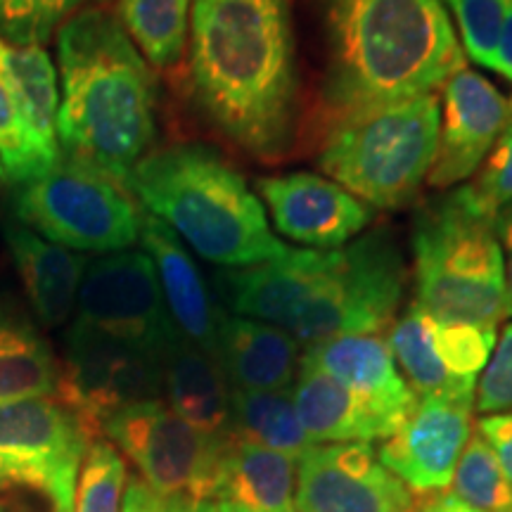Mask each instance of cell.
Here are the masks:
<instances>
[{
  "mask_svg": "<svg viewBox=\"0 0 512 512\" xmlns=\"http://www.w3.org/2000/svg\"><path fill=\"white\" fill-rule=\"evenodd\" d=\"M188 36V91L209 131L254 162H285L306 124L292 0H192Z\"/></svg>",
  "mask_w": 512,
  "mask_h": 512,
  "instance_id": "1",
  "label": "cell"
},
{
  "mask_svg": "<svg viewBox=\"0 0 512 512\" xmlns=\"http://www.w3.org/2000/svg\"><path fill=\"white\" fill-rule=\"evenodd\" d=\"M320 31L313 124L434 93L465 69V50L441 0H311Z\"/></svg>",
  "mask_w": 512,
  "mask_h": 512,
  "instance_id": "2",
  "label": "cell"
},
{
  "mask_svg": "<svg viewBox=\"0 0 512 512\" xmlns=\"http://www.w3.org/2000/svg\"><path fill=\"white\" fill-rule=\"evenodd\" d=\"M406 261L392 228L337 249H292L268 264L223 268L216 290L233 316L283 328L299 347L389 330L406 292Z\"/></svg>",
  "mask_w": 512,
  "mask_h": 512,
  "instance_id": "3",
  "label": "cell"
},
{
  "mask_svg": "<svg viewBox=\"0 0 512 512\" xmlns=\"http://www.w3.org/2000/svg\"><path fill=\"white\" fill-rule=\"evenodd\" d=\"M60 157L126 188L157 138V86L114 12L81 8L57 29Z\"/></svg>",
  "mask_w": 512,
  "mask_h": 512,
  "instance_id": "4",
  "label": "cell"
},
{
  "mask_svg": "<svg viewBox=\"0 0 512 512\" xmlns=\"http://www.w3.org/2000/svg\"><path fill=\"white\" fill-rule=\"evenodd\" d=\"M126 190L209 264L249 268L294 249L268 226L264 204L240 171L209 145L152 150L131 171Z\"/></svg>",
  "mask_w": 512,
  "mask_h": 512,
  "instance_id": "5",
  "label": "cell"
},
{
  "mask_svg": "<svg viewBox=\"0 0 512 512\" xmlns=\"http://www.w3.org/2000/svg\"><path fill=\"white\" fill-rule=\"evenodd\" d=\"M494 219L479 207L470 185L432 197L415 211V304L439 323L498 328L505 318L503 252Z\"/></svg>",
  "mask_w": 512,
  "mask_h": 512,
  "instance_id": "6",
  "label": "cell"
},
{
  "mask_svg": "<svg viewBox=\"0 0 512 512\" xmlns=\"http://www.w3.org/2000/svg\"><path fill=\"white\" fill-rule=\"evenodd\" d=\"M441 98L422 93L339 121L318 138L316 166L370 209L418 200L437 155Z\"/></svg>",
  "mask_w": 512,
  "mask_h": 512,
  "instance_id": "7",
  "label": "cell"
},
{
  "mask_svg": "<svg viewBox=\"0 0 512 512\" xmlns=\"http://www.w3.org/2000/svg\"><path fill=\"white\" fill-rule=\"evenodd\" d=\"M15 202L22 226L74 252L112 254L140 240L143 209L131 192L72 159L24 183Z\"/></svg>",
  "mask_w": 512,
  "mask_h": 512,
  "instance_id": "8",
  "label": "cell"
},
{
  "mask_svg": "<svg viewBox=\"0 0 512 512\" xmlns=\"http://www.w3.org/2000/svg\"><path fill=\"white\" fill-rule=\"evenodd\" d=\"M140 482L169 503L195 505L219 496L221 458L228 437L216 439L183 422L162 399L128 406L102 427Z\"/></svg>",
  "mask_w": 512,
  "mask_h": 512,
  "instance_id": "9",
  "label": "cell"
},
{
  "mask_svg": "<svg viewBox=\"0 0 512 512\" xmlns=\"http://www.w3.org/2000/svg\"><path fill=\"white\" fill-rule=\"evenodd\" d=\"M93 437L67 403L36 396L0 406V484L46 498L50 512H74Z\"/></svg>",
  "mask_w": 512,
  "mask_h": 512,
  "instance_id": "10",
  "label": "cell"
},
{
  "mask_svg": "<svg viewBox=\"0 0 512 512\" xmlns=\"http://www.w3.org/2000/svg\"><path fill=\"white\" fill-rule=\"evenodd\" d=\"M162 392V358L74 320L64 339L57 399L79 415L93 441L112 415Z\"/></svg>",
  "mask_w": 512,
  "mask_h": 512,
  "instance_id": "11",
  "label": "cell"
},
{
  "mask_svg": "<svg viewBox=\"0 0 512 512\" xmlns=\"http://www.w3.org/2000/svg\"><path fill=\"white\" fill-rule=\"evenodd\" d=\"M76 320L157 358L178 335L155 264L143 249H121L88 261L76 297Z\"/></svg>",
  "mask_w": 512,
  "mask_h": 512,
  "instance_id": "12",
  "label": "cell"
},
{
  "mask_svg": "<svg viewBox=\"0 0 512 512\" xmlns=\"http://www.w3.org/2000/svg\"><path fill=\"white\" fill-rule=\"evenodd\" d=\"M413 501L366 441L313 444L297 458V512H411Z\"/></svg>",
  "mask_w": 512,
  "mask_h": 512,
  "instance_id": "13",
  "label": "cell"
},
{
  "mask_svg": "<svg viewBox=\"0 0 512 512\" xmlns=\"http://www.w3.org/2000/svg\"><path fill=\"white\" fill-rule=\"evenodd\" d=\"M475 392L463 387L418 399L399 430L382 439L377 460L415 494L446 491L472 434Z\"/></svg>",
  "mask_w": 512,
  "mask_h": 512,
  "instance_id": "14",
  "label": "cell"
},
{
  "mask_svg": "<svg viewBox=\"0 0 512 512\" xmlns=\"http://www.w3.org/2000/svg\"><path fill=\"white\" fill-rule=\"evenodd\" d=\"M259 197L280 235L309 249L344 247L363 233L375 211L330 178L292 171L256 178Z\"/></svg>",
  "mask_w": 512,
  "mask_h": 512,
  "instance_id": "15",
  "label": "cell"
},
{
  "mask_svg": "<svg viewBox=\"0 0 512 512\" xmlns=\"http://www.w3.org/2000/svg\"><path fill=\"white\" fill-rule=\"evenodd\" d=\"M437 155L427 183L437 190L465 183L479 171L510 119V100L486 76L460 69L444 86Z\"/></svg>",
  "mask_w": 512,
  "mask_h": 512,
  "instance_id": "16",
  "label": "cell"
},
{
  "mask_svg": "<svg viewBox=\"0 0 512 512\" xmlns=\"http://www.w3.org/2000/svg\"><path fill=\"white\" fill-rule=\"evenodd\" d=\"M302 363L347 387L375 413L392 422L396 430L418 406V396L403 380L387 339L380 335H342L325 339V342L302 349Z\"/></svg>",
  "mask_w": 512,
  "mask_h": 512,
  "instance_id": "17",
  "label": "cell"
},
{
  "mask_svg": "<svg viewBox=\"0 0 512 512\" xmlns=\"http://www.w3.org/2000/svg\"><path fill=\"white\" fill-rule=\"evenodd\" d=\"M140 242L143 252L155 264L166 311L174 320L176 330L190 344L216 358L219 323L226 311H221L188 247L178 240L174 230L147 214L145 209L140 216Z\"/></svg>",
  "mask_w": 512,
  "mask_h": 512,
  "instance_id": "18",
  "label": "cell"
},
{
  "mask_svg": "<svg viewBox=\"0 0 512 512\" xmlns=\"http://www.w3.org/2000/svg\"><path fill=\"white\" fill-rule=\"evenodd\" d=\"M216 361L230 389L283 392L297 380L302 347L283 328L223 313Z\"/></svg>",
  "mask_w": 512,
  "mask_h": 512,
  "instance_id": "19",
  "label": "cell"
},
{
  "mask_svg": "<svg viewBox=\"0 0 512 512\" xmlns=\"http://www.w3.org/2000/svg\"><path fill=\"white\" fill-rule=\"evenodd\" d=\"M5 240L38 320L46 328H60L76 309L88 256L55 245L22 223H10Z\"/></svg>",
  "mask_w": 512,
  "mask_h": 512,
  "instance_id": "20",
  "label": "cell"
},
{
  "mask_svg": "<svg viewBox=\"0 0 512 512\" xmlns=\"http://www.w3.org/2000/svg\"><path fill=\"white\" fill-rule=\"evenodd\" d=\"M162 377L178 418L207 437H230V387L214 356L178 332L162 356Z\"/></svg>",
  "mask_w": 512,
  "mask_h": 512,
  "instance_id": "21",
  "label": "cell"
},
{
  "mask_svg": "<svg viewBox=\"0 0 512 512\" xmlns=\"http://www.w3.org/2000/svg\"><path fill=\"white\" fill-rule=\"evenodd\" d=\"M294 408L311 444H347V441L387 439L396 432L389 420L375 413L366 401L351 394L337 380L299 361L294 380Z\"/></svg>",
  "mask_w": 512,
  "mask_h": 512,
  "instance_id": "22",
  "label": "cell"
},
{
  "mask_svg": "<svg viewBox=\"0 0 512 512\" xmlns=\"http://www.w3.org/2000/svg\"><path fill=\"white\" fill-rule=\"evenodd\" d=\"M297 460L230 434L221 458L219 496L254 512H297Z\"/></svg>",
  "mask_w": 512,
  "mask_h": 512,
  "instance_id": "23",
  "label": "cell"
},
{
  "mask_svg": "<svg viewBox=\"0 0 512 512\" xmlns=\"http://www.w3.org/2000/svg\"><path fill=\"white\" fill-rule=\"evenodd\" d=\"M60 361L46 337L8 302H0V406L57 396Z\"/></svg>",
  "mask_w": 512,
  "mask_h": 512,
  "instance_id": "24",
  "label": "cell"
},
{
  "mask_svg": "<svg viewBox=\"0 0 512 512\" xmlns=\"http://www.w3.org/2000/svg\"><path fill=\"white\" fill-rule=\"evenodd\" d=\"M3 57L34 150L43 159V164L53 169L60 162V143H57L60 88H57L55 64L41 46H17L5 38Z\"/></svg>",
  "mask_w": 512,
  "mask_h": 512,
  "instance_id": "25",
  "label": "cell"
},
{
  "mask_svg": "<svg viewBox=\"0 0 512 512\" xmlns=\"http://www.w3.org/2000/svg\"><path fill=\"white\" fill-rule=\"evenodd\" d=\"M192 0H119L117 19L150 69L176 72L188 50Z\"/></svg>",
  "mask_w": 512,
  "mask_h": 512,
  "instance_id": "26",
  "label": "cell"
},
{
  "mask_svg": "<svg viewBox=\"0 0 512 512\" xmlns=\"http://www.w3.org/2000/svg\"><path fill=\"white\" fill-rule=\"evenodd\" d=\"M230 434L294 460L313 446L294 408L290 389L283 392L230 389Z\"/></svg>",
  "mask_w": 512,
  "mask_h": 512,
  "instance_id": "27",
  "label": "cell"
},
{
  "mask_svg": "<svg viewBox=\"0 0 512 512\" xmlns=\"http://www.w3.org/2000/svg\"><path fill=\"white\" fill-rule=\"evenodd\" d=\"M387 344L396 368H401L403 380L418 399L451 392V389L477 387V384L456 382L446 373L444 363L434 347V318L418 304H411L401 318L389 325Z\"/></svg>",
  "mask_w": 512,
  "mask_h": 512,
  "instance_id": "28",
  "label": "cell"
},
{
  "mask_svg": "<svg viewBox=\"0 0 512 512\" xmlns=\"http://www.w3.org/2000/svg\"><path fill=\"white\" fill-rule=\"evenodd\" d=\"M50 171L31 143L27 121L19 107L15 86L5 67L0 38V181L24 185Z\"/></svg>",
  "mask_w": 512,
  "mask_h": 512,
  "instance_id": "29",
  "label": "cell"
},
{
  "mask_svg": "<svg viewBox=\"0 0 512 512\" xmlns=\"http://www.w3.org/2000/svg\"><path fill=\"white\" fill-rule=\"evenodd\" d=\"M453 494L482 512H512V482L482 434H470L453 475Z\"/></svg>",
  "mask_w": 512,
  "mask_h": 512,
  "instance_id": "30",
  "label": "cell"
},
{
  "mask_svg": "<svg viewBox=\"0 0 512 512\" xmlns=\"http://www.w3.org/2000/svg\"><path fill=\"white\" fill-rule=\"evenodd\" d=\"M126 460L110 441L95 439L83 460L74 512H121Z\"/></svg>",
  "mask_w": 512,
  "mask_h": 512,
  "instance_id": "31",
  "label": "cell"
},
{
  "mask_svg": "<svg viewBox=\"0 0 512 512\" xmlns=\"http://www.w3.org/2000/svg\"><path fill=\"white\" fill-rule=\"evenodd\" d=\"M498 342V328L434 320V347L446 373L456 382L477 384Z\"/></svg>",
  "mask_w": 512,
  "mask_h": 512,
  "instance_id": "32",
  "label": "cell"
},
{
  "mask_svg": "<svg viewBox=\"0 0 512 512\" xmlns=\"http://www.w3.org/2000/svg\"><path fill=\"white\" fill-rule=\"evenodd\" d=\"M88 0H0V38L41 46Z\"/></svg>",
  "mask_w": 512,
  "mask_h": 512,
  "instance_id": "33",
  "label": "cell"
},
{
  "mask_svg": "<svg viewBox=\"0 0 512 512\" xmlns=\"http://www.w3.org/2000/svg\"><path fill=\"white\" fill-rule=\"evenodd\" d=\"M444 8L456 17L463 50L484 69H494L498 34L508 0H444Z\"/></svg>",
  "mask_w": 512,
  "mask_h": 512,
  "instance_id": "34",
  "label": "cell"
},
{
  "mask_svg": "<svg viewBox=\"0 0 512 512\" xmlns=\"http://www.w3.org/2000/svg\"><path fill=\"white\" fill-rule=\"evenodd\" d=\"M470 192L479 207L494 216L498 209L512 202V107L501 138L491 147L484 164L479 166L477 178L470 183Z\"/></svg>",
  "mask_w": 512,
  "mask_h": 512,
  "instance_id": "35",
  "label": "cell"
},
{
  "mask_svg": "<svg viewBox=\"0 0 512 512\" xmlns=\"http://www.w3.org/2000/svg\"><path fill=\"white\" fill-rule=\"evenodd\" d=\"M475 406L482 415L512 413V323L505 325L494 354L482 370L477 384Z\"/></svg>",
  "mask_w": 512,
  "mask_h": 512,
  "instance_id": "36",
  "label": "cell"
},
{
  "mask_svg": "<svg viewBox=\"0 0 512 512\" xmlns=\"http://www.w3.org/2000/svg\"><path fill=\"white\" fill-rule=\"evenodd\" d=\"M477 432L494 451L498 465L512 482V413L484 415L477 422Z\"/></svg>",
  "mask_w": 512,
  "mask_h": 512,
  "instance_id": "37",
  "label": "cell"
},
{
  "mask_svg": "<svg viewBox=\"0 0 512 512\" xmlns=\"http://www.w3.org/2000/svg\"><path fill=\"white\" fill-rule=\"evenodd\" d=\"M181 503H169L159 498L155 491H150L138 477L128 479L121 512H181Z\"/></svg>",
  "mask_w": 512,
  "mask_h": 512,
  "instance_id": "38",
  "label": "cell"
},
{
  "mask_svg": "<svg viewBox=\"0 0 512 512\" xmlns=\"http://www.w3.org/2000/svg\"><path fill=\"white\" fill-rule=\"evenodd\" d=\"M496 235L503 252L505 271V318H512V202L496 211Z\"/></svg>",
  "mask_w": 512,
  "mask_h": 512,
  "instance_id": "39",
  "label": "cell"
},
{
  "mask_svg": "<svg viewBox=\"0 0 512 512\" xmlns=\"http://www.w3.org/2000/svg\"><path fill=\"white\" fill-rule=\"evenodd\" d=\"M411 512H482V510L472 508L470 503L460 501L456 494H448V491H432V494H420V498H415Z\"/></svg>",
  "mask_w": 512,
  "mask_h": 512,
  "instance_id": "40",
  "label": "cell"
},
{
  "mask_svg": "<svg viewBox=\"0 0 512 512\" xmlns=\"http://www.w3.org/2000/svg\"><path fill=\"white\" fill-rule=\"evenodd\" d=\"M494 72L512 83V0H508L505 17L501 24V34H498L496 55H494Z\"/></svg>",
  "mask_w": 512,
  "mask_h": 512,
  "instance_id": "41",
  "label": "cell"
},
{
  "mask_svg": "<svg viewBox=\"0 0 512 512\" xmlns=\"http://www.w3.org/2000/svg\"><path fill=\"white\" fill-rule=\"evenodd\" d=\"M181 512H254L245 508V505L226 501V498H209V501H200L195 505H183Z\"/></svg>",
  "mask_w": 512,
  "mask_h": 512,
  "instance_id": "42",
  "label": "cell"
},
{
  "mask_svg": "<svg viewBox=\"0 0 512 512\" xmlns=\"http://www.w3.org/2000/svg\"><path fill=\"white\" fill-rule=\"evenodd\" d=\"M510 107H512V100H510Z\"/></svg>",
  "mask_w": 512,
  "mask_h": 512,
  "instance_id": "43",
  "label": "cell"
}]
</instances>
